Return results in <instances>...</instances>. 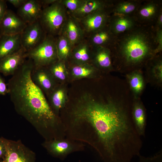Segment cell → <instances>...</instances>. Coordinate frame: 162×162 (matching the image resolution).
I'll list each match as a JSON object with an SVG mask.
<instances>
[{
    "mask_svg": "<svg viewBox=\"0 0 162 162\" xmlns=\"http://www.w3.org/2000/svg\"><path fill=\"white\" fill-rule=\"evenodd\" d=\"M77 115L92 127L95 147L105 162H131L140 154L141 137L125 104L115 101H92Z\"/></svg>",
    "mask_w": 162,
    "mask_h": 162,
    "instance_id": "6da1fadb",
    "label": "cell"
},
{
    "mask_svg": "<svg viewBox=\"0 0 162 162\" xmlns=\"http://www.w3.org/2000/svg\"><path fill=\"white\" fill-rule=\"evenodd\" d=\"M27 59L9 80L8 94L19 114L33 124L46 126L54 122L56 115L44 93L32 81L34 65Z\"/></svg>",
    "mask_w": 162,
    "mask_h": 162,
    "instance_id": "7a4b0ae2",
    "label": "cell"
},
{
    "mask_svg": "<svg viewBox=\"0 0 162 162\" xmlns=\"http://www.w3.org/2000/svg\"><path fill=\"white\" fill-rule=\"evenodd\" d=\"M155 34V29L152 27L137 25L117 36L110 49L116 50L127 64H137L154 55Z\"/></svg>",
    "mask_w": 162,
    "mask_h": 162,
    "instance_id": "3957f363",
    "label": "cell"
},
{
    "mask_svg": "<svg viewBox=\"0 0 162 162\" xmlns=\"http://www.w3.org/2000/svg\"><path fill=\"white\" fill-rule=\"evenodd\" d=\"M68 14L60 0L43 8L39 20L46 34L56 37L62 31Z\"/></svg>",
    "mask_w": 162,
    "mask_h": 162,
    "instance_id": "277c9868",
    "label": "cell"
},
{
    "mask_svg": "<svg viewBox=\"0 0 162 162\" xmlns=\"http://www.w3.org/2000/svg\"><path fill=\"white\" fill-rule=\"evenodd\" d=\"M34 67H47L58 60L56 45V37L46 35L36 47L26 53Z\"/></svg>",
    "mask_w": 162,
    "mask_h": 162,
    "instance_id": "5b68a950",
    "label": "cell"
},
{
    "mask_svg": "<svg viewBox=\"0 0 162 162\" xmlns=\"http://www.w3.org/2000/svg\"><path fill=\"white\" fill-rule=\"evenodd\" d=\"M46 35L39 20L27 24L21 34L22 47L28 52L40 43Z\"/></svg>",
    "mask_w": 162,
    "mask_h": 162,
    "instance_id": "8992f818",
    "label": "cell"
},
{
    "mask_svg": "<svg viewBox=\"0 0 162 162\" xmlns=\"http://www.w3.org/2000/svg\"><path fill=\"white\" fill-rule=\"evenodd\" d=\"M113 9L94 13L82 19H77L85 33V36L107 25Z\"/></svg>",
    "mask_w": 162,
    "mask_h": 162,
    "instance_id": "52a82bcc",
    "label": "cell"
},
{
    "mask_svg": "<svg viewBox=\"0 0 162 162\" xmlns=\"http://www.w3.org/2000/svg\"><path fill=\"white\" fill-rule=\"evenodd\" d=\"M27 24L12 10L8 9L0 23L1 35L21 34Z\"/></svg>",
    "mask_w": 162,
    "mask_h": 162,
    "instance_id": "ba28073f",
    "label": "cell"
},
{
    "mask_svg": "<svg viewBox=\"0 0 162 162\" xmlns=\"http://www.w3.org/2000/svg\"><path fill=\"white\" fill-rule=\"evenodd\" d=\"M114 5L113 2L110 0H83L80 7L70 14L76 18L80 19L94 13L112 9Z\"/></svg>",
    "mask_w": 162,
    "mask_h": 162,
    "instance_id": "9c48e42d",
    "label": "cell"
},
{
    "mask_svg": "<svg viewBox=\"0 0 162 162\" xmlns=\"http://www.w3.org/2000/svg\"><path fill=\"white\" fill-rule=\"evenodd\" d=\"M1 162H35V158L22 145L8 141L6 154Z\"/></svg>",
    "mask_w": 162,
    "mask_h": 162,
    "instance_id": "30bf717a",
    "label": "cell"
},
{
    "mask_svg": "<svg viewBox=\"0 0 162 162\" xmlns=\"http://www.w3.org/2000/svg\"><path fill=\"white\" fill-rule=\"evenodd\" d=\"M26 51L22 47L0 61V73L5 76L13 75L24 63Z\"/></svg>",
    "mask_w": 162,
    "mask_h": 162,
    "instance_id": "8fae6325",
    "label": "cell"
},
{
    "mask_svg": "<svg viewBox=\"0 0 162 162\" xmlns=\"http://www.w3.org/2000/svg\"><path fill=\"white\" fill-rule=\"evenodd\" d=\"M61 34H64L73 46L85 38L78 20L68 13Z\"/></svg>",
    "mask_w": 162,
    "mask_h": 162,
    "instance_id": "7c38bea8",
    "label": "cell"
},
{
    "mask_svg": "<svg viewBox=\"0 0 162 162\" xmlns=\"http://www.w3.org/2000/svg\"><path fill=\"white\" fill-rule=\"evenodd\" d=\"M31 76L33 82L44 93H50L53 90L54 78L47 67L34 66Z\"/></svg>",
    "mask_w": 162,
    "mask_h": 162,
    "instance_id": "4fadbf2b",
    "label": "cell"
},
{
    "mask_svg": "<svg viewBox=\"0 0 162 162\" xmlns=\"http://www.w3.org/2000/svg\"><path fill=\"white\" fill-rule=\"evenodd\" d=\"M134 16L112 14L108 24L111 32L117 36L134 28L137 25Z\"/></svg>",
    "mask_w": 162,
    "mask_h": 162,
    "instance_id": "5bb4252c",
    "label": "cell"
},
{
    "mask_svg": "<svg viewBox=\"0 0 162 162\" xmlns=\"http://www.w3.org/2000/svg\"><path fill=\"white\" fill-rule=\"evenodd\" d=\"M42 8L39 0H26L18 8V15L27 24L39 20Z\"/></svg>",
    "mask_w": 162,
    "mask_h": 162,
    "instance_id": "9a60e30c",
    "label": "cell"
},
{
    "mask_svg": "<svg viewBox=\"0 0 162 162\" xmlns=\"http://www.w3.org/2000/svg\"><path fill=\"white\" fill-rule=\"evenodd\" d=\"M108 24L85 36L92 47L102 46L110 48L113 43L116 36L111 32Z\"/></svg>",
    "mask_w": 162,
    "mask_h": 162,
    "instance_id": "2e32d148",
    "label": "cell"
},
{
    "mask_svg": "<svg viewBox=\"0 0 162 162\" xmlns=\"http://www.w3.org/2000/svg\"><path fill=\"white\" fill-rule=\"evenodd\" d=\"M21 34L1 35L0 38V61L22 48Z\"/></svg>",
    "mask_w": 162,
    "mask_h": 162,
    "instance_id": "e0dca14e",
    "label": "cell"
},
{
    "mask_svg": "<svg viewBox=\"0 0 162 162\" xmlns=\"http://www.w3.org/2000/svg\"><path fill=\"white\" fill-rule=\"evenodd\" d=\"M161 10L158 2L150 1L139 7L136 11V15L134 17L136 21H140L141 23L142 22H151L157 20Z\"/></svg>",
    "mask_w": 162,
    "mask_h": 162,
    "instance_id": "ac0fdd59",
    "label": "cell"
},
{
    "mask_svg": "<svg viewBox=\"0 0 162 162\" xmlns=\"http://www.w3.org/2000/svg\"><path fill=\"white\" fill-rule=\"evenodd\" d=\"M92 47L85 38L74 46L70 57L77 65L86 63L92 58Z\"/></svg>",
    "mask_w": 162,
    "mask_h": 162,
    "instance_id": "d6986e66",
    "label": "cell"
},
{
    "mask_svg": "<svg viewBox=\"0 0 162 162\" xmlns=\"http://www.w3.org/2000/svg\"><path fill=\"white\" fill-rule=\"evenodd\" d=\"M132 117L134 126L139 135L144 136L146 125V115L144 107L139 101L134 104L131 110Z\"/></svg>",
    "mask_w": 162,
    "mask_h": 162,
    "instance_id": "ffe728a7",
    "label": "cell"
},
{
    "mask_svg": "<svg viewBox=\"0 0 162 162\" xmlns=\"http://www.w3.org/2000/svg\"><path fill=\"white\" fill-rule=\"evenodd\" d=\"M110 49L108 47L99 46L92 47V57L99 67L108 68L112 66Z\"/></svg>",
    "mask_w": 162,
    "mask_h": 162,
    "instance_id": "44dd1931",
    "label": "cell"
},
{
    "mask_svg": "<svg viewBox=\"0 0 162 162\" xmlns=\"http://www.w3.org/2000/svg\"><path fill=\"white\" fill-rule=\"evenodd\" d=\"M56 45L58 60L63 61L70 57L74 46L64 34L56 37Z\"/></svg>",
    "mask_w": 162,
    "mask_h": 162,
    "instance_id": "7402d4cb",
    "label": "cell"
},
{
    "mask_svg": "<svg viewBox=\"0 0 162 162\" xmlns=\"http://www.w3.org/2000/svg\"><path fill=\"white\" fill-rule=\"evenodd\" d=\"M139 1H128L120 2L114 5L112 14L130 15L136 11L140 6Z\"/></svg>",
    "mask_w": 162,
    "mask_h": 162,
    "instance_id": "603a6c76",
    "label": "cell"
},
{
    "mask_svg": "<svg viewBox=\"0 0 162 162\" xmlns=\"http://www.w3.org/2000/svg\"><path fill=\"white\" fill-rule=\"evenodd\" d=\"M130 86L133 92L136 94H139L142 90L144 82L141 74L138 72L132 73L128 76Z\"/></svg>",
    "mask_w": 162,
    "mask_h": 162,
    "instance_id": "cb8c5ba5",
    "label": "cell"
},
{
    "mask_svg": "<svg viewBox=\"0 0 162 162\" xmlns=\"http://www.w3.org/2000/svg\"><path fill=\"white\" fill-rule=\"evenodd\" d=\"M47 67L54 78L60 80L65 79V64L64 61L58 60Z\"/></svg>",
    "mask_w": 162,
    "mask_h": 162,
    "instance_id": "d4e9b609",
    "label": "cell"
},
{
    "mask_svg": "<svg viewBox=\"0 0 162 162\" xmlns=\"http://www.w3.org/2000/svg\"><path fill=\"white\" fill-rule=\"evenodd\" d=\"M50 148L54 154L58 155H62L65 154L70 150V146L67 142L57 141L51 143Z\"/></svg>",
    "mask_w": 162,
    "mask_h": 162,
    "instance_id": "484cf974",
    "label": "cell"
},
{
    "mask_svg": "<svg viewBox=\"0 0 162 162\" xmlns=\"http://www.w3.org/2000/svg\"><path fill=\"white\" fill-rule=\"evenodd\" d=\"M51 93L50 99L54 107L57 110L62 107L63 103L64 94L61 89L53 90Z\"/></svg>",
    "mask_w": 162,
    "mask_h": 162,
    "instance_id": "4316f807",
    "label": "cell"
},
{
    "mask_svg": "<svg viewBox=\"0 0 162 162\" xmlns=\"http://www.w3.org/2000/svg\"><path fill=\"white\" fill-rule=\"evenodd\" d=\"M89 65L84 64L74 65L72 71L74 75L78 77H85L90 75L93 70Z\"/></svg>",
    "mask_w": 162,
    "mask_h": 162,
    "instance_id": "83f0119b",
    "label": "cell"
},
{
    "mask_svg": "<svg viewBox=\"0 0 162 162\" xmlns=\"http://www.w3.org/2000/svg\"><path fill=\"white\" fill-rule=\"evenodd\" d=\"M60 1L68 13L71 14L76 11L80 7L83 0H60Z\"/></svg>",
    "mask_w": 162,
    "mask_h": 162,
    "instance_id": "f1b7e54d",
    "label": "cell"
},
{
    "mask_svg": "<svg viewBox=\"0 0 162 162\" xmlns=\"http://www.w3.org/2000/svg\"><path fill=\"white\" fill-rule=\"evenodd\" d=\"M155 40L157 47L155 50L154 55L161 52L162 49V28H156Z\"/></svg>",
    "mask_w": 162,
    "mask_h": 162,
    "instance_id": "f546056e",
    "label": "cell"
},
{
    "mask_svg": "<svg viewBox=\"0 0 162 162\" xmlns=\"http://www.w3.org/2000/svg\"><path fill=\"white\" fill-rule=\"evenodd\" d=\"M152 72L155 78L160 81L162 80V63L161 61L157 62L154 66Z\"/></svg>",
    "mask_w": 162,
    "mask_h": 162,
    "instance_id": "4dcf8cb0",
    "label": "cell"
},
{
    "mask_svg": "<svg viewBox=\"0 0 162 162\" xmlns=\"http://www.w3.org/2000/svg\"><path fill=\"white\" fill-rule=\"evenodd\" d=\"M8 142V141L0 138V159L2 160L6 154Z\"/></svg>",
    "mask_w": 162,
    "mask_h": 162,
    "instance_id": "1f68e13d",
    "label": "cell"
},
{
    "mask_svg": "<svg viewBox=\"0 0 162 162\" xmlns=\"http://www.w3.org/2000/svg\"><path fill=\"white\" fill-rule=\"evenodd\" d=\"M9 91L7 84L0 75V94L4 95L8 94Z\"/></svg>",
    "mask_w": 162,
    "mask_h": 162,
    "instance_id": "d6a6232c",
    "label": "cell"
},
{
    "mask_svg": "<svg viewBox=\"0 0 162 162\" xmlns=\"http://www.w3.org/2000/svg\"><path fill=\"white\" fill-rule=\"evenodd\" d=\"M6 2V0H0V23L8 10Z\"/></svg>",
    "mask_w": 162,
    "mask_h": 162,
    "instance_id": "836d02e7",
    "label": "cell"
},
{
    "mask_svg": "<svg viewBox=\"0 0 162 162\" xmlns=\"http://www.w3.org/2000/svg\"><path fill=\"white\" fill-rule=\"evenodd\" d=\"M26 0H8L7 2L14 5L15 7L19 8L26 1Z\"/></svg>",
    "mask_w": 162,
    "mask_h": 162,
    "instance_id": "e575fe53",
    "label": "cell"
},
{
    "mask_svg": "<svg viewBox=\"0 0 162 162\" xmlns=\"http://www.w3.org/2000/svg\"><path fill=\"white\" fill-rule=\"evenodd\" d=\"M57 0H39L42 8L47 7L55 2Z\"/></svg>",
    "mask_w": 162,
    "mask_h": 162,
    "instance_id": "d590c367",
    "label": "cell"
},
{
    "mask_svg": "<svg viewBox=\"0 0 162 162\" xmlns=\"http://www.w3.org/2000/svg\"><path fill=\"white\" fill-rule=\"evenodd\" d=\"M156 27V28H162V10L160 11L157 18Z\"/></svg>",
    "mask_w": 162,
    "mask_h": 162,
    "instance_id": "8d00e7d4",
    "label": "cell"
},
{
    "mask_svg": "<svg viewBox=\"0 0 162 162\" xmlns=\"http://www.w3.org/2000/svg\"><path fill=\"white\" fill-rule=\"evenodd\" d=\"M1 33H0V37L1 36Z\"/></svg>",
    "mask_w": 162,
    "mask_h": 162,
    "instance_id": "74e56055",
    "label": "cell"
},
{
    "mask_svg": "<svg viewBox=\"0 0 162 162\" xmlns=\"http://www.w3.org/2000/svg\"><path fill=\"white\" fill-rule=\"evenodd\" d=\"M1 160H0V162H1Z\"/></svg>",
    "mask_w": 162,
    "mask_h": 162,
    "instance_id": "f35d334b",
    "label": "cell"
},
{
    "mask_svg": "<svg viewBox=\"0 0 162 162\" xmlns=\"http://www.w3.org/2000/svg\"></svg>",
    "mask_w": 162,
    "mask_h": 162,
    "instance_id": "ab89813d",
    "label": "cell"
}]
</instances>
